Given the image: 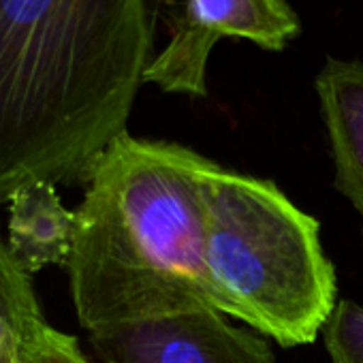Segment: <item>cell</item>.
Wrapping results in <instances>:
<instances>
[{"instance_id":"obj_1","label":"cell","mask_w":363,"mask_h":363,"mask_svg":"<svg viewBox=\"0 0 363 363\" xmlns=\"http://www.w3.org/2000/svg\"><path fill=\"white\" fill-rule=\"evenodd\" d=\"M169 0H0V201L82 182L124 133Z\"/></svg>"},{"instance_id":"obj_2","label":"cell","mask_w":363,"mask_h":363,"mask_svg":"<svg viewBox=\"0 0 363 363\" xmlns=\"http://www.w3.org/2000/svg\"><path fill=\"white\" fill-rule=\"evenodd\" d=\"M214 160L175 141L120 135L94 162L67 263L79 325L105 327L218 310L203 259Z\"/></svg>"},{"instance_id":"obj_3","label":"cell","mask_w":363,"mask_h":363,"mask_svg":"<svg viewBox=\"0 0 363 363\" xmlns=\"http://www.w3.org/2000/svg\"><path fill=\"white\" fill-rule=\"evenodd\" d=\"M203 259L218 310L282 348L312 344L337 303L318 220L274 182L218 162L206 179Z\"/></svg>"},{"instance_id":"obj_4","label":"cell","mask_w":363,"mask_h":363,"mask_svg":"<svg viewBox=\"0 0 363 363\" xmlns=\"http://www.w3.org/2000/svg\"><path fill=\"white\" fill-rule=\"evenodd\" d=\"M169 39L145 73V84L167 94L208 96V65L223 37L282 52L301 35L289 0H169Z\"/></svg>"},{"instance_id":"obj_5","label":"cell","mask_w":363,"mask_h":363,"mask_svg":"<svg viewBox=\"0 0 363 363\" xmlns=\"http://www.w3.org/2000/svg\"><path fill=\"white\" fill-rule=\"evenodd\" d=\"M105 363H276L265 337L199 308L90 333Z\"/></svg>"},{"instance_id":"obj_6","label":"cell","mask_w":363,"mask_h":363,"mask_svg":"<svg viewBox=\"0 0 363 363\" xmlns=\"http://www.w3.org/2000/svg\"><path fill=\"white\" fill-rule=\"evenodd\" d=\"M333 160V186L354 208L363 238V60L329 56L314 77Z\"/></svg>"},{"instance_id":"obj_7","label":"cell","mask_w":363,"mask_h":363,"mask_svg":"<svg viewBox=\"0 0 363 363\" xmlns=\"http://www.w3.org/2000/svg\"><path fill=\"white\" fill-rule=\"evenodd\" d=\"M75 240V210H69L56 184L39 182L20 189L9 199L7 250L22 272H37L65 265L71 259Z\"/></svg>"},{"instance_id":"obj_8","label":"cell","mask_w":363,"mask_h":363,"mask_svg":"<svg viewBox=\"0 0 363 363\" xmlns=\"http://www.w3.org/2000/svg\"><path fill=\"white\" fill-rule=\"evenodd\" d=\"M323 333L331 363H363V306L352 299L337 301Z\"/></svg>"},{"instance_id":"obj_9","label":"cell","mask_w":363,"mask_h":363,"mask_svg":"<svg viewBox=\"0 0 363 363\" xmlns=\"http://www.w3.org/2000/svg\"><path fill=\"white\" fill-rule=\"evenodd\" d=\"M24 363H92L77 340L56 327H52L45 316L37 320L28 333Z\"/></svg>"},{"instance_id":"obj_10","label":"cell","mask_w":363,"mask_h":363,"mask_svg":"<svg viewBox=\"0 0 363 363\" xmlns=\"http://www.w3.org/2000/svg\"><path fill=\"white\" fill-rule=\"evenodd\" d=\"M39 303L33 280L13 261L7 244L0 242V306H26Z\"/></svg>"}]
</instances>
